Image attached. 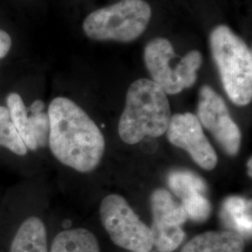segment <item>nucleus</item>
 <instances>
[{
  "label": "nucleus",
  "instance_id": "obj_14",
  "mask_svg": "<svg viewBox=\"0 0 252 252\" xmlns=\"http://www.w3.org/2000/svg\"><path fill=\"white\" fill-rule=\"evenodd\" d=\"M167 184L181 200L196 193L205 194L207 190L205 180L197 174L186 169L172 170L167 176Z\"/></svg>",
  "mask_w": 252,
  "mask_h": 252
},
{
  "label": "nucleus",
  "instance_id": "obj_8",
  "mask_svg": "<svg viewBox=\"0 0 252 252\" xmlns=\"http://www.w3.org/2000/svg\"><path fill=\"white\" fill-rule=\"evenodd\" d=\"M166 135L171 144L185 150L200 167L206 170L216 167V152L204 134L196 115L189 112L173 115Z\"/></svg>",
  "mask_w": 252,
  "mask_h": 252
},
{
  "label": "nucleus",
  "instance_id": "obj_1",
  "mask_svg": "<svg viewBox=\"0 0 252 252\" xmlns=\"http://www.w3.org/2000/svg\"><path fill=\"white\" fill-rule=\"evenodd\" d=\"M49 143L54 157L76 171L88 173L99 165L106 142L98 126L72 100L54 98L48 109Z\"/></svg>",
  "mask_w": 252,
  "mask_h": 252
},
{
  "label": "nucleus",
  "instance_id": "obj_3",
  "mask_svg": "<svg viewBox=\"0 0 252 252\" xmlns=\"http://www.w3.org/2000/svg\"><path fill=\"white\" fill-rule=\"evenodd\" d=\"M209 44L229 99L239 107L249 105L252 100V50L224 25L213 28Z\"/></svg>",
  "mask_w": 252,
  "mask_h": 252
},
{
  "label": "nucleus",
  "instance_id": "obj_21",
  "mask_svg": "<svg viewBox=\"0 0 252 252\" xmlns=\"http://www.w3.org/2000/svg\"><path fill=\"white\" fill-rule=\"evenodd\" d=\"M45 108V104L42 100H35L31 106L29 108H27V110L29 112H40V111H44Z\"/></svg>",
  "mask_w": 252,
  "mask_h": 252
},
{
  "label": "nucleus",
  "instance_id": "obj_15",
  "mask_svg": "<svg viewBox=\"0 0 252 252\" xmlns=\"http://www.w3.org/2000/svg\"><path fill=\"white\" fill-rule=\"evenodd\" d=\"M28 111V110H27ZM27 121V133L23 139L27 150L36 151L44 148L49 143L50 120L48 112H29Z\"/></svg>",
  "mask_w": 252,
  "mask_h": 252
},
{
  "label": "nucleus",
  "instance_id": "obj_10",
  "mask_svg": "<svg viewBox=\"0 0 252 252\" xmlns=\"http://www.w3.org/2000/svg\"><path fill=\"white\" fill-rule=\"evenodd\" d=\"M153 223L159 225L182 226L188 216L181 204L164 189H155L151 195Z\"/></svg>",
  "mask_w": 252,
  "mask_h": 252
},
{
  "label": "nucleus",
  "instance_id": "obj_19",
  "mask_svg": "<svg viewBox=\"0 0 252 252\" xmlns=\"http://www.w3.org/2000/svg\"><path fill=\"white\" fill-rule=\"evenodd\" d=\"M7 108L9 110L11 123L17 130L22 139L27 133L28 111L23 98L17 93H10L7 96Z\"/></svg>",
  "mask_w": 252,
  "mask_h": 252
},
{
  "label": "nucleus",
  "instance_id": "obj_17",
  "mask_svg": "<svg viewBox=\"0 0 252 252\" xmlns=\"http://www.w3.org/2000/svg\"><path fill=\"white\" fill-rule=\"evenodd\" d=\"M0 146L19 156L27 153V146L11 123L7 107L0 106Z\"/></svg>",
  "mask_w": 252,
  "mask_h": 252
},
{
  "label": "nucleus",
  "instance_id": "obj_7",
  "mask_svg": "<svg viewBox=\"0 0 252 252\" xmlns=\"http://www.w3.org/2000/svg\"><path fill=\"white\" fill-rule=\"evenodd\" d=\"M197 118L228 155L235 156L241 147V131L231 116L225 101L208 85L199 92Z\"/></svg>",
  "mask_w": 252,
  "mask_h": 252
},
{
  "label": "nucleus",
  "instance_id": "obj_2",
  "mask_svg": "<svg viewBox=\"0 0 252 252\" xmlns=\"http://www.w3.org/2000/svg\"><path fill=\"white\" fill-rule=\"evenodd\" d=\"M170 119L171 108L164 91L152 80L139 79L127 91L119 135L126 144H137L145 136L165 134Z\"/></svg>",
  "mask_w": 252,
  "mask_h": 252
},
{
  "label": "nucleus",
  "instance_id": "obj_5",
  "mask_svg": "<svg viewBox=\"0 0 252 252\" xmlns=\"http://www.w3.org/2000/svg\"><path fill=\"white\" fill-rule=\"evenodd\" d=\"M144 62L152 81L166 94H177L197 81L203 55L197 50H192L180 57L168 39L155 37L145 47Z\"/></svg>",
  "mask_w": 252,
  "mask_h": 252
},
{
  "label": "nucleus",
  "instance_id": "obj_11",
  "mask_svg": "<svg viewBox=\"0 0 252 252\" xmlns=\"http://www.w3.org/2000/svg\"><path fill=\"white\" fill-rule=\"evenodd\" d=\"M10 252H48L47 231L40 219L30 217L21 224L12 240Z\"/></svg>",
  "mask_w": 252,
  "mask_h": 252
},
{
  "label": "nucleus",
  "instance_id": "obj_22",
  "mask_svg": "<svg viewBox=\"0 0 252 252\" xmlns=\"http://www.w3.org/2000/svg\"><path fill=\"white\" fill-rule=\"evenodd\" d=\"M252 158L249 160V162H248V169H249V175H250V177H252Z\"/></svg>",
  "mask_w": 252,
  "mask_h": 252
},
{
  "label": "nucleus",
  "instance_id": "obj_4",
  "mask_svg": "<svg viewBox=\"0 0 252 252\" xmlns=\"http://www.w3.org/2000/svg\"><path fill=\"white\" fill-rule=\"evenodd\" d=\"M151 18L152 8L145 0H121L93 11L82 27L94 40L131 42L144 33Z\"/></svg>",
  "mask_w": 252,
  "mask_h": 252
},
{
  "label": "nucleus",
  "instance_id": "obj_6",
  "mask_svg": "<svg viewBox=\"0 0 252 252\" xmlns=\"http://www.w3.org/2000/svg\"><path fill=\"white\" fill-rule=\"evenodd\" d=\"M100 218L111 241L129 252H146L153 248L151 228L146 225L126 199L109 194L100 205Z\"/></svg>",
  "mask_w": 252,
  "mask_h": 252
},
{
  "label": "nucleus",
  "instance_id": "obj_13",
  "mask_svg": "<svg viewBox=\"0 0 252 252\" xmlns=\"http://www.w3.org/2000/svg\"><path fill=\"white\" fill-rule=\"evenodd\" d=\"M50 252H100L99 243L89 230L77 228L57 234Z\"/></svg>",
  "mask_w": 252,
  "mask_h": 252
},
{
  "label": "nucleus",
  "instance_id": "obj_9",
  "mask_svg": "<svg viewBox=\"0 0 252 252\" xmlns=\"http://www.w3.org/2000/svg\"><path fill=\"white\" fill-rule=\"evenodd\" d=\"M245 240L234 231H210L198 234L180 252H244Z\"/></svg>",
  "mask_w": 252,
  "mask_h": 252
},
{
  "label": "nucleus",
  "instance_id": "obj_16",
  "mask_svg": "<svg viewBox=\"0 0 252 252\" xmlns=\"http://www.w3.org/2000/svg\"><path fill=\"white\" fill-rule=\"evenodd\" d=\"M151 232L153 247L160 252L176 251L186 237L182 226L159 225L153 223Z\"/></svg>",
  "mask_w": 252,
  "mask_h": 252
},
{
  "label": "nucleus",
  "instance_id": "obj_18",
  "mask_svg": "<svg viewBox=\"0 0 252 252\" xmlns=\"http://www.w3.org/2000/svg\"><path fill=\"white\" fill-rule=\"evenodd\" d=\"M188 219L196 222H204L211 215L212 207L205 194L196 193L181 200Z\"/></svg>",
  "mask_w": 252,
  "mask_h": 252
},
{
  "label": "nucleus",
  "instance_id": "obj_12",
  "mask_svg": "<svg viewBox=\"0 0 252 252\" xmlns=\"http://www.w3.org/2000/svg\"><path fill=\"white\" fill-rule=\"evenodd\" d=\"M221 220L227 227L243 238L252 236V202L239 196L225 199L221 209Z\"/></svg>",
  "mask_w": 252,
  "mask_h": 252
},
{
  "label": "nucleus",
  "instance_id": "obj_20",
  "mask_svg": "<svg viewBox=\"0 0 252 252\" xmlns=\"http://www.w3.org/2000/svg\"><path fill=\"white\" fill-rule=\"evenodd\" d=\"M11 44L12 40L10 36L6 31L0 29V59L4 58L9 54Z\"/></svg>",
  "mask_w": 252,
  "mask_h": 252
},
{
  "label": "nucleus",
  "instance_id": "obj_23",
  "mask_svg": "<svg viewBox=\"0 0 252 252\" xmlns=\"http://www.w3.org/2000/svg\"><path fill=\"white\" fill-rule=\"evenodd\" d=\"M158 252V251H153V250H152V251H150V252Z\"/></svg>",
  "mask_w": 252,
  "mask_h": 252
}]
</instances>
